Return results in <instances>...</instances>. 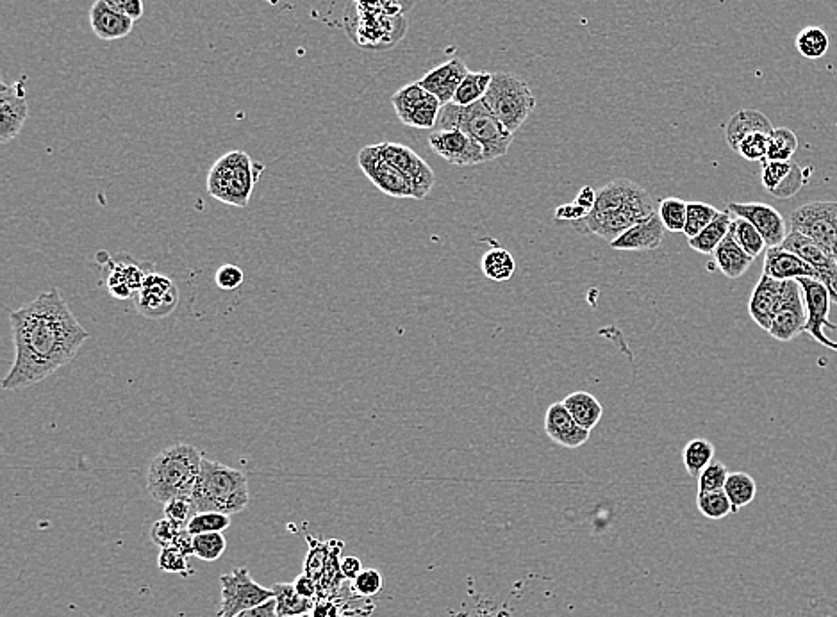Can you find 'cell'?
Wrapping results in <instances>:
<instances>
[{
  "label": "cell",
  "instance_id": "31",
  "mask_svg": "<svg viewBox=\"0 0 837 617\" xmlns=\"http://www.w3.org/2000/svg\"><path fill=\"white\" fill-rule=\"evenodd\" d=\"M730 223H732V214L729 211H720L713 222L705 227L704 231L700 232L695 238L688 239L689 247L693 248L698 254L713 256L714 250L718 248L723 239L727 238Z\"/></svg>",
  "mask_w": 837,
  "mask_h": 617
},
{
  "label": "cell",
  "instance_id": "57",
  "mask_svg": "<svg viewBox=\"0 0 837 617\" xmlns=\"http://www.w3.org/2000/svg\"><path fill=\"white\" fill-rule=\"evenodd\" d=\"M573 202H575V204H579L581 207H584V209H588L589 213H591V209L595 207V202H597V191L593 190V188H589V186H586V188H582V190L579 191V195L575 197Z\"/></svg>",
  "mask_w": 837,
  "mask_h": 617
},
{
  "label": "cell",
  "instance_id": "10",
  "mask_svg": "<svg viewBox=\"0 0 837 617\" xmlns=\"http://www.w3.org/2000/svg\"><path fill=\"white\" fill-rule=\"evenodd\" d=\"M398 120L407 127L432 129L438 124L441 102L420 83L407 84L391 97Z\"/></svg>",
  "mask_w": 837,
  "mask_h": 617
},
{
  "label": "cell",
  "instance_id": "53",
  "mask_svg": "<svg viewBox=\"0 0 837 617\" xmlns=\"http://www.w3.org/2000/svg\"><path fill=\"white\" fill-rule=\"evenodd\" d=\"M111 8L117 9L120 13H124L125 17L138 18L143 17V0H104Z\"/></svg>",
  "mask_w": 837,
  "mask_h": 617
},
{
  "label": "cell",
  "instance_id": "12",
  "mask_svg": "<svg viewBox=\"0 0 837 617\" xmlns=\"http://www.w3.org/2000/svg\"><path fill=\"white\" fill-rule=\"evenodd\" d=\"M179 298L181 293L174 280L150 270L138 295L134 297V305L143 318L165 320L177 309Z\"/></svg>",
  "mask_w": 837,
  "mask_h": 617
},
{
  "label": "cell",
  "instance_id": "49",
  "mask_svg": "<svg viewBox=\"0 0 837 617\" xmlns=\"http://www.w3.org/2000/svg\"><path fill=\"white\" fill-rule=\"evenodd\" d=\"M163 512H165L166 519L174 521V523H177L179 527L183 528L188 527L190 519L197 514V511H195V505H193V502L188 500V498H175V500L166 502Z\"/></svg>",
  "mask_w": 837,
  "mask_h": 617
},
{
  "label": "cell",
  "instance_id": "52",
  "mask_svg": "<svg viewBox=\"0 0 837 617\" xmlns=\"http://www.w3.org/2000/svg\"><path fill=\"white\" fill-rule=\"evenodd\" d=\"M588 214V209H584L579 204L572 202V204H564V206L557 207L556 220L557 222L572 223L573 225V223L584 220Z\"/></svg>",
  "mask_w": 837,
  "mask_h": 617
},
{
  "label": "cell",
  "instance_id": "16",
  "mask_svg": "<svg viewBox=\"0 0 837 617\" xmlns=\"http://www.w3.org/2000/svg\"><path fill=\"white\" fill-rule=\"evenodd\" d=\"M381 150L382 156L390 161L391 165L397 166L400 172L406 175L409 181L413 182L415 186L416 198H422L429 195L432 190L434 182H436V175L432 172L431 166L427 165V161L416 154L415 150L409 149L402 143H391V141H384L377 145Z\"/></svg>",
  "mask_w": 837,
  "mask_h": 617
},
{
  "label": "cell",
  "instance_id": "33",
  "mask_svg": "<svg viewBox=\"0 0 837 617\" xmlns=\"http://www.w3.org/2000/svg\"><path fill=\"white\" fill-rule=\"evenodd\" d=\"M714 453H716V448H714L713 443L707 441L704 437H697V439L689 441L684 448V452H682V461H684V468L688 471L689 477H700V473L714 461Z\"/></svg>",
  "mask_w": 837,
  "mask_h": 617
},
{
  "label": "cell",
  "instance_id": "54",
  "mask_svg": "<svg viewBox=\"0 0 837 617\" xmlns=\"http://www.w3.org/2000/svg\"><path fill=\"white\" fill-rule=\"evenodd\" d=\"M234 617H279L277 614V603L275 600L266 601L263 605H259L256 609L245 610L238 616Z\"/></svg>",
  "mask_w": 837,
  "mask_h": 617
},
{
  "label": "cell",
  "instance_id": "9",
  "mask_svg": "<svg viewBox=\"0 0 837 617\" xmlns=\"http://www.w3.org/2000/svg\"><path fill=\"white\" fill-rule=\"evenodd\" d=\"M791 231L813 239L837 261V202H809L798 207L789 218Z\"/></svg>",
  "mask_w": 837,
  "mask_h": 617
},
{
  "label": "cell",
  "instance_id": "25",
  "mask_svg": "<svg viewBox=\"0 0 837 617\" xmlns=\"http://www.w3.org/2000/svg\"><path fill=\"white\" fill-rule=\"evenodd\" d=\"M763 273L771 279L777 280H820L818 273L811 264L805 263L802 257H798L782 247H773L766 250Z\"/></svg>",
  "mask_w": 837,
  "mask_h": 617
},
{
  "label": "cell",
  "instance_id": "43",
  "mask_svg": "<svg viewBox=\"0 0 837 617\" xmlns=\"http://www.w3.org/2000/svg\"><path fill=\"white\" fill-rule=\"evenodd\" d=\"M718 213L720 211L716 207L704 204V202H688V218H686L684 234L688 236V239L695 238L709 223L713 222Z\"/></svg>",
  "mask_w": 837,
  "mask_h": 617
},
{
  "label": "cell",
  "instance_id": "29",
  "mask_svg": "<svg viewBox=\"0 0 837 617\" xmlns=\"http://www.w3.org/2000/svg\"><path fill=\"white\" fill-rule=\"evenodd\" d=\"M713 259L718 266V270L730 280L743 277L754 263V257L748 256L730 234H727V238L723 239L718 248L714 250Z\"/></svg>",
  "mask_w": 837,
  "mask_h": 617
},
{
  "label": "cell",
  "instance_id": "41",
  "mask_svg": "<svg viewBox=\"0 0 837 617\" xmlns=\"http://www.w3.org/2000/svg\"><path fill=\"white\" fill-rule=\"evenodd\" d=\"M798 150V138L795 132L786 127L773 129L770 134V147H768V161H791Z\"/></svg>",
  "mask_w": 837,
  "mask_h": 617
},
{
  "label": "cell",
  "instance_id": "35",
  "mask_svg": "<svg viewBox=\"0 0 837 617\" xmlns=\"http://www.w3.org/2000/svg\"><path fill=\"white\" fill-rule=\"evenodd\" d=\"M723 491L729 496L734 512H738L739 509H743L746 505L754 502L755 494H757V484L748 473L734 471V473H729Z\"/></svg>",
  "mask_w": 837,
  "mask_h": 617
},
{
  "label": "cell",
  "instance_id": "28",
  "mask_svg": "<svg viewBox=\"0 0 837 617\" xmlns=\"http://www.w3.org/2000/svg\"><path fill=\"white\" fill-rule=\"evenodd\" d=\"M754 132L771 134L773 125L770 118L757 109H741L736 115H732L725 125V140L729 143L730 149L736 152L739 143L745 140L748 134H754Z\"/></svg>",
  "mask_w": 837,
  "mask_h": 617
},
{
  "label": "cell",
  "instance_id": "22",
  "mask_svg": "<svg viewBox=\"0 0 837 617\" xmlns=\"http://www.w3.org/2000/svg\"><path fill=\"white\" fill-rule=\"evenodd\" d=\"M468 74H470V70H468L465 61L454 58L447 63H443V65L432 68L431 72L423 75L418 83L429 93H432L436 99L440 100L441 106H447L454 100L457 88L465 81Z\"/></svg>",
  "mask_w": 837,
  "mask_h": 617
},
{
  "label": "cell",
  "instance_id": "45",
  "mask_svg": "<svg viewBox=\"0 0 837 617\" xmlns=\"http://www.w3.org/2000/svg\"><path fill=\"white\" fill-rule=\"evenodd\" d=\"M768 147H770V134L754 132V134H748L745 140L739 143L736 152L746 161L764 163L768 159Z\"/></svg>",
  "mask_w": 837,
  "mask_h": 617
},
{
  "label": "cell",
  "instance_id": "6",
  "mask_svg": "<svg viewBox=\"0 0 837 617\" xmlns=\"http://www.w3.org/2000/svg\"><path fill=\"white\" fill-rule=\"evenodd\" d=\"M263 165H257L249 154L233 150L220 157L211 166L208 175V191L211 197L234 207L249 206Z\"/></svg>",
  "mask_w": 837,
  "mask_h": 617
},
{
  "label": "cell",
  "instance_id": "48",
  "mask_svg": "<svg viewBox=\"0 0 837 617\" xmlns=\"http://www.w3.org/2000/svg\"><path fill=\"white\" fill-rule=\"evenodd\" d=\"M188 555L181 552L179 548L170 546V548H161L158 557V568L165 573H181L186 575L188 573Z\"/></svg>",
  "mask_w": 837,
  "mask_h": 617
},
{
  "label": "cell",
  "instance_id": "50",
  "mask_svg": "<svg viewBox=\"0 0 837 617\" xmlns=\"http://www.w3.org/2000/svg\"><path fill=\"white\" fill-rule=\"evenodd\" d=\"M352 589L359 596L372 598L375 594L381 593L382 576L377 569H363L359 575L352 580Z\"/></svg>",
  "mask_w": 837,
  "mask_h": 617
},
{
  "label": "cell",
  "instance_id": "4",
  "mask_svg": "<svg viewBox=\"0 0 837 617\" xmlns=\"http://www.w3.org/2000/svg\"><path fill=\"white\" fill-rule=\"evenodd\" d=\"M191 502L197 512L238 514L250 502L249 480L240 469L204 457Z\"/></svg>",
  "mask_w": 837,
  "mask_h": 617
},
{
  "label": "cell",
  "instance_id": "30",
  "mask_svg": "<svg viewBox=\"0 0 837 617\" xmlns=\"http://www.w3.org/2000/svg\"><path fill=\"white\" fill-rule=\"evenodd\" d=\"M564 407L570 412L573 420L577 425H581L586 430H593L597 427L602 416H604V407L598 402L597 398L589 395L586 391H575L572 395L564 398Z\"/></svg>",
  "mask_w": 837,
  "mask_h": 617
},
{
  "label": "cell",
  "instance_id": "23",
  "mask_svg": "<svg viewBox=\"0 0 837 617\" xmlns=\"http://www.w3.org/2000/svg\"><path fill=\"white\" fill-rule=\"evenodd\" d=\"M545 432L554 443L570 450L586 445L591 434V430H586L575 423L563 402H557L548 407L545 414Z\"/></svg>",
  "mask_w": 837,
  "mask_h": 617
},
{
  "label": "cell",
  "instance_id": "51",
  "mask_svg": "<svg viewBox=\"0 0 837 617\" xmlns=\"http://www.w3.org/2000/svg\"><path fill=\"white\" fill-rule=\"evenodd\" d=\"M245 280V273L236 264H224L218 268L215 275L216 286L224 291H234L240 288Z\"/></svg>",
  "mask_w": 837,
  "mask_h": 617
},
{
  "label": "cell",
  "instance_id": "27",
  "mask_svg": "<svg viewBox=\"0 0 837 617\" xmlns=\"http://www.w3.org/2000/svg\"><path fill=\"white\" fill-rule=\"evenodd\" d=\"M90 24L97 38L113 42L131 34L134 20L111 8L104 0H97L90 9Z\"/></svg>",
  "mask_w": 837,
  "mask_h": 617
},
{
  "label": "cell",
  "instance_id": "24",
  "mask_svg": "<svg viewBox=\"0 0 837 617\" xmlns=\"http://www.w3.org/2000/svg\"><path fill=\"white\" fill-rule=\"evenodd\" d=\"M784 284L786 280L771 279L763 273L752 291L748 313L761 329L770 330L771 321L779 311L780 300L784 295Z\"/></svg>",
  "mask_w": 837,
  "mask_h": 617
},
{
  "label": "cell",
  "instance_id": "1",
  "mask_svg": "<svg viewBox=\"0 0 837 617\" xmlns=\"http://www.w3.org/2000/svg\"><path fill=\"white\" fill-rule=\"evenodd\" d=\"M15 361L2 380L6 391L25 389L75 359L90 332L75 318L59 289L45 291L9 314Z\"/></svg>",
  "mask_w": 837,
  "mask_h": 617
},
{
  "label": "cell",
  "instance_id": "46",
  "mask_svg": "<svg viewBox=\"0 0 837 617\" xmlns=\"http://www.w3.org/2000/svg\"><path fill=\"white\" fill-rule=\"evenodd\" d=\"M729 478V469L723 462L714 459L707 468L700 473L698 480V493H713L721 491Z\"/></svg>",
  "mask_w": 837,
  "mask_h": 617
},
{
  "label": "cell",
  "instance_id": "7",
  "mask_svg": "<svg viewBox=\"0 0 837 617\" xmlns=\"http://www.w3.org/2000/svg\"><path fill=\"white\" fill-rule=\"evenodd\" d=\"M484 102L509 131L516 132L536 107V97L527 83L513 74H493Z\"/></svg>",
  "mask_w": 837,
  "mask_h": 617
},
{
  "label": "cell",
  "instance_id": "11",
  "mask_svg": "<svg viewBox=\"0 0 837 617\" xmlns=\"http://www.w3.org/2000/svg\"><path fill=\"white\" fill-rule=\"evenodd\" d=\"M357 163L375 188L395 198H416L415 186L397 166L382 156L377 145L365 147L357 154Z\"/></svg>",
  "mask_w": 837,
  "mask_h": 617
},
{
  "label": "cell",
  "instance_id": "44",
  "mask_svg": "<svg viewBox=\"0 0 837 617\" xmlns=\"http://www.w3.org/2000/svg\"><path fill=\"white\" fill-rule=\"evenodd\" d=\"M231 527V516L222 512H197L188 523V532L191 535L213 534V532H224Z\"/></svg>",
  "mask_w": 837,
  "mask_h": 617
},
{
  "label": "cell",
  "instance_id": "37",
  "mask_svg": "<svg viewBox=\"0 0 837 617\" xmlns=\"http://www.w3.org/2000/svg\"><path fill=\"white\" fill-rule=\"evenodd\" d=\"M491 81H493V74H489V72H470L466 75L461 86L457 88L452 104L466 107L479 102L488 93Z\"/></svg>",
  "mask_w": 837,
  "mask_h": 617
},
{
  "label": "cell",
  "instance_id": "34",
  "mask_svg": "<svg viewBox=\"0 0 837 617\" xmlns=\"http://www.w3.org/2000/svg\"><path fill=\"white\" fill-rule=\"evenodd\" d=\"M730 236L738 243L739 247L745 250L750 257H757L763 254L766 250V241H764L761 232L755 229L752 223L739 218V216H732V223H730Z\"/></svg>",
  "mask_w": 837,
  "mask_h": 617
},
{
  "label": "cell",
  "instance_id": "42",
  "mask_svg": "<svg viewBox=\"0 0 837 617\" xmlns=\"http://www.w3.org/2000/svg\"><path fill=\"white\" fill-rule=\"evenodd\" d=\"M225 548H227V541L222 532L193 535V555L197 559L215 562L224 555Z\"/></svg>",
  "mask_w": 837,
  "mask_h": 617
},
{
  "label": "cell",
  "instance_id": "32",
  "mask_svg": "<svg viewBox=\"0 0 837 617\" xmlns=\"http://www.w3.org/2000/svg\"><path fill=\"white\" fill-rule=\"evenodd\" d=\"M272 589L279 617L306 616L315 607L313 600L302 596L293 584H275Z\"/></svg>",
  "mask_w": 837,
  "mask_h": 617
},
{
  "label": "cell",
  "instance_id": "18",
  "mask_svg": "<svg viewBox=\"0 0 837 617\" xmlns=\"http://www.w3.org/2000/svg\"><path fill=\"white\" fill-rule=\"evenodd\" d=\"M732 216H739L745 218L748 222L754 225L757 231L761 232L766 247H780L784 243V239L788 236V229H786V220L782 218V214L775 209V207L768 206V204H761V202H746V204H738V202H730L727 206Z\"/></svg>",
  "mask_w": 837,
  "mask_h": 617
},
{
  "label": "cell",
  "instance_id": "8",
  "mask_svg": "<svg viewBox=\"0 0 837 617\" xmlns=\"http://www.w3.org/2000/svg\"><path fill=\"white\" fill-rule=\"evenodd\" d=\"M220 587L222 600L216 617L238 616L245 610L256 609L266 601L274 600V589L257 584L245 566L220 576Z\"/></svg>",
  "mask_w": 837,
  "mask_h": 617
},
{
  "label": "cell",
  "instance_id": "39",
  "mask_svg": "<svg viewBox=\"0 0 837 617\" xmlns=\"http://www.w3.org/2000/svg\"><path fill=\"white\" fill-rule=\"evenodd\" d=\"M657 214L666 227V231L684 232L686 218H688V202L682 198H664L659 202Z\"/></svg>",
  "mask_w": 837,
  "mask_h": 617
},
{
  "label": "cell",
  "instance_id": "40",
  "mask_svg": "<svg viewBox=\"0 0 837 617\" xmlns=\"http://www.w3.org/2000/svg\"><path fill=\"white\" fill-rule=\"evenodd\" d=\"M697 507L704 518L713 519V521H720L734 512L732 502L723 489L713 491V493H698Z\"/></svg>",
  "mask_w": 837,
  "mask_h": 617
},
{
  "label": "cell",
  "instance_id": "19",
  "mask_svg": "<svg viewBox=\"0 0 837 617\" xmlns=\"http://www.w3.org/2000/svg\"><path fill=\"white\" fill-rule=\"evenodd\" d=\"M29 116V102L25 95L24 83L0 86V141L8 143L15 140L24 129Z\"/></svg>",
  "mask_w": 837,
  "mask_h": 617
},
{
  "label": "cell",
  "instance_id": "56",
  "mask_svg": "<svg viewBox=\"0 0 837 617\" xmlns=\"http://www.w3.org/2000/svg\"><path fill=\"white\" fill-rule=\"evenodd\" d=\"M293 585H295V589H297L302 596H306V598H311V600H313V596L316 594V585L315 580H313L311 576H307L306 573H304V575L297 576V580L293 582Z\"/></svg>",
  "mask_w": 837,
  "mask_h": 617
},
{
  "label": "cell",
  "instance_id": "13",
  "mask_svg": "<svg viewBox=\"0 0 837 617\" xmlns=\"http://www.w3.org/2000/svg\"><path fill=\"white\" fill-rule=\"evenodd\" d=\"M800 288L804 291L805 309H807V323L804 332L811 334L814 341L820 345L827 346L830 350L837 352V343L825 334V329L837 330V325L830 323L829 311L832 298H830L827 286L814 279H798Z\"/></svg>",
  "mask_w": 837,
  "mask_h": 617
},
{
  "label": "cell",
  "instance_id": "55",
  "mask_svg": "<svg viewBox=\"0 0 837 617\" xmlns=\"http://www.w3.org/2000/svg\"><path fill=\"white\" fill-rule=\"evenodd\" d=\"M340 571L341 575L345 576V578L354 580L363 571V564H361V560L357 559V557H345L340 562Z\"/></svg>",
  "mask_w": 837,
  "mask_h": 617
},
{
  "label": "cell",
  "instance_id": "26",
  "mask_svg": "<svg viewBox=\"0 0 837 617\" xmlns=\"http://www.w3.org/2000/svg\"><path fill=\"white\" fill-rule=\"evenodd\" d=\"M664 227L659 214L655 213L647 222L638 223L630 227L629 231L623 232L620 238L614 239L611 248L618 252H650L661 247L663 243Z\"/></svg>",
  "mask_w": 837,
  "mask_h": 617
},
{
  "label": "cell",
  "instance_id": "58",
  "mask_svg": "<svg viewBox=\"0 0 837 617\" xmlns=\"http://www.w3.org/2000/svg\"><path fill=\"white\" fill-rule=\"evenodd\" d=\"M175 548H179L181 552L186 553L188 557L193 555V535L188 532V528H184L183 532L177 537L174 544Z\"/></svg>",
  "mask_w": 837,
  "mask_h": 617
},
{
  "label": "cell",
  "instance_id": "14",
  "mask_svg": "<svg viewBox=\"0 0 837 617\" xmlns=\"http://www.w3.org/2000/svg\"><path fill=\"white\" fill-rule=\"evenodd\" d=\"M805 323H807V309H805L804 291L800 288L798 280H786L779 311L771 321L768 332L771 338L788 343L804 332Z\"/></svg>",
  "mask_w": 837,
  "mask_h": 617
},
{
  "label": "cell",
  "instance_id": "36",
  "mask_svg": "<svg viewBox=\"0 0 837 617\" xmlns=\"http://www.w3.org/2000/svg\"><path fill=\"white\" fill-rule=\"evenodd\" d=\"M482 272L493 282H507L516 272L514 257L506 248H491L482 257Z\"/></svg>",
  "mask_w": 837,
  "mask_h": 617
},
{
  "label": "cell",
  "instance_id": "17",
  "mask_svg": "<svg viewBox=\"0 0 837 617\" xmlns=\"http://www.w3.org/2000/svg\"><path fill=\"white\" fill-rule=\"evenodd\" d=\"M786 248L789 252H793L798 257H802L805 263L811 264L820 282H823L827 289H829L830 298L832 302L837 304V261L836 257L829 254L825 248L816 245L813 239L805 238L804 234L800 232H788V236L784 239V243L780 245Z\"/></svg>",
  "mask_w": 837,
  "mask_h": 617
},
{
  "label": "cell",
  "instance_id": "59",
  "mask_svg": "<svg viewBox=\"0 0 837 617\" xmlns=\"http://www.w3.org/2000/svg\"><path fill=\"white\" fill-rule=\"evenodd\" d=\"M286 617H307V614H306V616H286Z\"/></svg>",
  "mask_w": 837,
  "mask_h": 617
},
{
  "label": "cell",
  "instance_id": "38",
  "mask_svg": "<svg viewBox=\"0 0 837 617\" xmlns=\"http://www.w3.org/2000/svg\"><path fill=\"white\" fill-rule=\"evenodd\" d=\"M830 38L821 27H805L796 36V49L807 59H820L829 52Z\"/></svg>",
  "mask_w": 837,
  "mask_h": 617
},
{
  "label": "cell",
  "instance_id": "20",
  "mask_svg": "<svg viewBox=\"0 0 837 617\" xmlns=\"http://www.w3.org/2000/svg\"><path fill=\"white\" fill-rule=\"evenodd\" d=\"M152 268H143V264L133 257L120 256L111 259L106 273V288L109 295L117 300H131L138 295L143 280Z\"/></svg>",
  "mask_w": 837,
  "mask_h": 617
},
{
  "label": "cell",
  "instance_id": "15",
  "mask_svg": "<svg viewBox=\"0 0 837 617\" xmlns=\"http://www.w3.org/2000/svg\"><path fill=\"white\" fill-rule=\"evenodd\" d=\"M429 147L436 156L454 166H477L486 163L484 150L472 136L461 129H438L429 136Z\"/></svg>",
  "mask_w": 837,
  "mask_h": 617
},
{
  "label": "cell",
  "instance_id": "2",
  "mask_svg": "<svg viewBox=\"0 0 837 617\" xmlns=\"http://www.w3.org/2000/svg\"><path fill=\"white\" fill-rule=\"evenodd\" d=\"M657 207L645 188L629 179H616L598 191L595 207L584 220L573 223V229L595 234L611 245L630 227L652 218L657 213Z\"/></svg>",
  "mask_w": 837,
  "mask_h": 617
},
{
  "label": "cell",
  "instance_id": "47",
  "mask_svg": "<svg viewBox=\"0 0 837 617\" xmlns=\"http://www.w3.org/2000/svg\"><path fill=\"white\" fill-rule=\"evenodd\" d=\"M183 530V527H179L177 523L170 521V519H159L150 528V539L159 548H170V546H174L177 537Z\"/></svg>",
  "mask_w": 837,
  "mask_h": 617
},
{
  "label": "cell",
  "instance_id": "3",
  "mask_svg": "<svg viewBox=\"0 0 837 617\" xmlns=\"http://www.w3.org/2000/svg\"><path fill=\"white\" fill-rule=\"evenodd\" d=\"M204 455L197 446L174 445L159 452L150 462L147 491L154 502L163 503L175 498L191 500L199 478Z\"/></svg>",
  "mask_w": 837,
  "mask_h": 617
},
{
  "label": "cell",
  "instance_id": "5",
  "mask_svg": "<svg viewBox=\"0 0 837 617\" xmlns=\"http://www.w3.org/2000/svg\"><path fill=\"white\" fill-rule=\"evenodd\" d=\"M436 125L440 129H461L468 136H472L473 140L477 141L484 150L486 163L506 156L507 150L514 141L513 132L498 120L484 99L466 107L456 106L450 102L447 106L441 107L440 118Z\"/></svg>",
  "mask_w": 837,
  "mask_h": 617
},
{
  "label": "cell",
  "instance_id": "21",
  "mask_svg": "<svg viewBox=\"0 0 837 617\" xmlns=\"http://www.w3.org/2000/svg\"><path fill=\"white\" fill-rule=\"evenodd\" d=\"M807 173L795 161H764L761 182L764 190L775 198L795 197L805 186Z\"/></svg>",
  "mask_w": 837,
  "mask_h": 617
}]
</instances>
